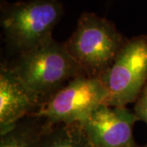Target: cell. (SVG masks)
<instances>
[{"label":"cell","instance_id":"cell-1","mask_svg":"<svg viewBox=\"0 0 147 147\" xmlns=\"http://www.w3.org/2000/svg\"><path fill=\"white\" fill-rule=\"evenodd\" d=\"M8 65L43 102L70 80L85 74L69 54L65 43L56 41L53 36L16 56Z\"/></svg>","mask_w":147,"mask_h":147},{"label":"cell","instance_id":"cell-2","mask_svg":"<svg viewBox=\"0 0 147 147\" xmlns=\"http://www.w3.org/2000/svg\"><path fill=\"white\" fill-rule=\"evenodd\" d=\"M125 41L112 22L85 12L75 31L64 43L85 74L100 77L113 63Z\"/></svg>","mask_w":147,"mask_h":147},{"label":"cell","instance_id":"cell-3","mask_svg":"<svg viewBox=\"0 0 147 147\" xmlns=\"http://www.w3.org/2000/svg\"><path fill=\"white\" fill-rule=\"evenodd\" d=\"M62 12L57 0H29L5 7L1 26L7 47L17 56L39 45L52 37Z\"/></svg>","mask_w":147,"mask_h":147},{"label":"cell","instance_id":"cell-4","mask_svg":"<svg viewBox=\"0 0 147 147\" xmlns=\"http://www.w3.org/2000/svg\"><path fill=\"white\" fill-rule=\"evenodd\" d=\"M100 79L107 91L105 105L127 107L136 102L147 83V35L126 40Z\"/></svg>","mask_w":147,"mask_h":147},{"label":"cell","instance_id":"cell-5","mask_svg":"<svg viewBox=\"0 0 147 147\" xmlns=\"http://www.w3.org/2000/svg\"><path fill=\"white\" fill-rule=\"evenodd\" d=\"M107 96L99 77L82 74L52 95L31 115L42 118L53 125L83 124L97 108L105 105Z\"/></svg>","mask_w":147,"mask_h":147},{"label":"cell","instance_id":"cell-6","mask_svg":"<svg viewBox=\"0 0 147 147\" xmlns=\"http://www.w3.org/2000/svg\"><path fill=\"white\" fill-rule=\"evenodd\" d=\"M137 121L127 107L102 105L82 125L93 147H139L132 134Z\"/></svg>","mask_w":147,"mask_h":147},{"label":"cell","instance_id":"cell-7","mask_svg":"<svg viewBox=\"0 0 147 147\" xmlns=\"http://www.w3.org/2000/svg\"><path fill=\"white\" fill-rule=\"evenodd\" d=\"M42 100L30 90L7 63L0 68V133L37 112Z\"/></svg>","mask_w":147,"mask_h":147},{"label":"cell","instance_id":"cell-8","mask_svg":"<svg viewBox=\"0 0 147 147\" xmlns=\"http://www.w3.org/2000/svg\"><path fill=\"white\" fill-rule=\"evenodd\" d=\"M52 126L42 118L26 116L0 133V147H42L45 135Z\"/></svg>","mask_w":147,"mask_h":147},{"label":"cell","instance_id":"cell-9","mask_svg":"<svg viewBox=\"0 0 147 147\" xmlns=\"http://www.w3.org/2000/svg\"><path fill=\"white\" fill-rule=\"evenodd\" d=\"M42 147H93L81 123L53 125L45 135Z\"/></svg>","mask_w":147,"mask_h":147},{"label":"cell","instance_id":"cell-10","mask_svg":"<svg viewBox=\"0 0 147 147\" xmlns=\"http://www.w3.org/2000/svg\"><path fill=\"white\" fill-rule=\"evenodd\" d=\"M133 112L138 120L144 121L147 123V83L135 102Z\"/></svg>","mask_w":147,"mask_h":147},{"label":"cell","instance_id":"cell-11","mask_svg":"<svg viewBox=\"0 0 147 147\" xmlns=\"http://www.w3.org/2000/svg\"><path fill=\"white\" fill-rule=\"evenodd\" d=\"M142 147H147V143L145 145V146H142Z\"/></svg>","mask_w":147,"mask_h":147}]
</instances>
